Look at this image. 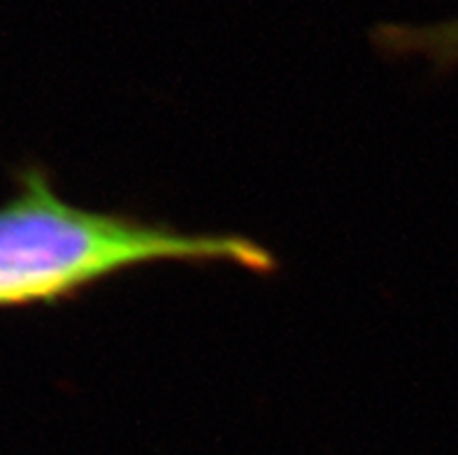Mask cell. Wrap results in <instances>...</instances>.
Instances as JSON below:
<instances>
[{"label":"cell","mask_w":458,"mask_h":455,"mask_svg":"<svg viewBox=\"0 0 458 455\" xmlns=\"http://www.w3.org/2000/svg\"><path fill=\"white\" fill-rule=\"evenodd\" d=\"M14 196L0 202V309L56 307L163 260L277 270L273 251L242 235H191L133 214L77 207L35 163L14 170Z\"/></svg>","instance_id":"1"},{"label":"cell","mask_w":458,"mask_h":455,"mask_svg":"<svg viewBox=\"0 0 458 455\" xmlns=\"http://www.w3.org/2000/svg\"><path fill=\"white\" fill-rule=\"evenodd\" d=\"M370 42L384 58H426L440 72L458 68V19L440 23H379Z\"/></svg>","instance_id":"2"}]
</instances>
